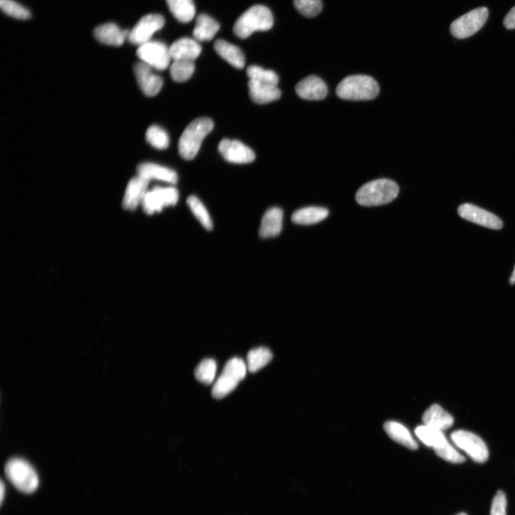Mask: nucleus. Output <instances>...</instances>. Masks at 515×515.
Returning <instances> with one entry per match:
<instances>
[{"mask_svg": "<svg viewBox=\"0 0 515 515\" xmlns=\"http://www.w3.org/2000/svg\"><path fill=\"white\" fill-rule=\"evenodd\" d=\"M217 364L214 359H204L195 369L197 379L205 385L212 384L216 378Z\"/></svg>", "mask_w": 515, "mask_h": 515, "instance_id": "nucleus-32", "label": "nucleus"}, {"mask_svg": "<svg viewBox=\"0 0 515 515\" xmlns=\"http://www.w3.org/2000/svg\"><path fill=\"white\" fill-rule=\"evenodd\" d=\"M459 216L467 221L491 229H501L502 221L493 213L472 204H463L458 209Z\"/></svg>", "mask_w": 515, "mask_h": 515, "instance_id": "nucleus-14", "label": "nucleus"}, {"mask_svg": "<svg viewBox=\"0 0 515 515\" xmlns=\"http://www.w3.org/2000/svg\"><path fill=\"white\" fill-rule=\"evenodd\" d=\"M453 443L464 451L475 461L485 462L489 457V451L485 442L478 435L464 430H457L451 435Z\"/></svg>", "mask_w": 515, "mask_h": 515, "instance_id": "nucleus-10", "label": "nucleus"}, {"mask_svg": "<svg viewBox=\"0 0 515 515\" xmlns=\"http://www.w3.org/2000/svg\"><path fill=\"white\" fill-rule=\"evenodd\" d=\"M399 192V187L395 181L378 179L361 186L356 193V200L363 206H379L392 202Z\"/></svg>", "mask_w": 515, "mask_h": 515, "instance_id": "nucleus-1", "label": "nucleus"}, {"mask_svg": "<svg viewBox=\"0 0 515 515\" xmlns=\"http://www.w3.org/2000/svg\"><path fill=\"white\" fill-rule=\"evenodd\" d=\"M129 32L122 30L116 23H108L97 27L93 34L102 44L118 46L128 39Z\"/></svg>", "mask_w": 515, "mask_h": 515, "instance_id": "nucleus-20", "label": "nucleus"}, {"mask_svg": "<svg viewBox=\"0 0 515 515\" xmlns=\"http://www.w3.org/2000/svg\"><path fill=\"white\" fill-rule=\"evenodd\" d=\"M380 87L373 77L356 75L345 78L337 86V95L351 101H371L379 95Z\"/></svg>", "mask_w": 515, "mask_h": 515, "instance_id": "nucleus-2", "label": "nucleus"}, {"mask_svg": "<svg viewBox=\"0 0 515 515\" xmlns=\"http://www.w3.org/2000/svg\"><path fill=\"white\" fill-rule=\"evenodd\" d=\"M273 354L265 347L251 350L247 356V367L250 372H256L266 366L272 359Z\"/></svg>", "mask_w": 515, "mask_h": 515, "instance_id": "nucleus-29", "label": "nucleus"}, {"mask_svg": "<svg viewBox=\"0 0 515 515\" xmlns=\"http://www.w3.org/2000/svg\"><path fill=\"white\" fill-rule=\"evenodd\" d=\"M201 46L194 38L182 37L173 43L170 46V54L173 61H194L201 54Z\"/></svg>", "mask_w": 515, "mask_h": 515, "instance_id": "nucleus-17", "label": "nucleus"}, {"mask_svg": "<svg viewBox=\"0 0 515 515\" xmlns=\"http://www.w3.org/2000/svg\"><path fill=\"white\" fill-rule=\"evenodd\" d=\"M415 434L421 442L434 449L440 448L449 442L442 431L426 425L416 428Z\"/></svg>", "mask_w": 515, "mask_h": 515, "instance_id": "nucleus-28", "label": "nucleus"}, {"mask_svg": "<svg viewBox=\"0 0 515 515\" xmlns=\"http://www.w3.org/2000/svg\"><path fill=\"white\" fill-rule=\"evenodd\" d=\"M165 25L163 16L149 14L140 19L129 32L128 40L136 45H142L151 40L153 35Z\"/></svg>", "mask_w": 515, "mask_h": 515, "instance_id": "nucleus-11", "label": "nucleus"}, {"mask_svg": "<svg viewBox=\"0 0 515 515\" xmlns=\"http://www.w3.org/2000/svg\"><path fill=\"white\" fill-rule=\"evenodd\" d=\"M457 515H467V514H465V513H464V512H461V513H459V514H457Z\"/></svg>", "mask_w": 515, "mask_h": 515, "instance_id": "nucleus-42", "label": "nucleus"}, {"mask_svg": "<svg viewBox=\"0 0 515 515\" xmlns=\"http://www.w3.org/2000/svg\"><path fill=\"white\" fill-rule=\"evenodd\" d=\"M436 454L441 458L452 463H462L465 461V458L458 451H457L448 442L443 447L435 449Z\"/></svg>", "mask_w": 515, "mask_h": 515, "instance_id": "nucleus-37", "label": "nucleus"}, {"mask_svg": "<svg viewBox=\"0 0 515 515\" xmlns=\"http://www.w3.org/2000/svg\"><path fill=\"white\" fill-rule=\"evenodd\" d=\"M194 71V62L190 61H173L170 67V77L177 82L189 80L192 77Z\"/></svg>", "mask_w": 515, "mask_h": 515, "instance_id": "nucleus-30", "label": "nucleus"}, {"mask_svg": "<svg viewBox=\"0 0 515 515\" xmlns=\"http://www.w3.org/2000/svg\"><path fill=\"white\" fill-rule=\"evenodd\" d=\"M329 214V211L325 208L309 206L295 211L292 220L299 225H313L325 220Z\"/></svg>", "mask_w": 515, "mask_h": 515, "instance_id": "nucleus-27", "label": "nucleus"}, {"mask_svg": "<svg viewBox=\"0 0 515 515\" xmlns=\"http://www.w3.org/2000/svg\"><path fill=\"white\" fill-rule=\"evenodd\" d=\"M488 15L489 12L485 7L473 10L454 20L450 26V32L457 39L470 37L484 26Z\"/></svg>", "mask_w": 515, "mask_h": 515, "instance_id": "nucleus-8", "label": "nucleus"}, {"mask_svg": "<svg viewBox=\"0 0 515 515\" xmlns=\"http://www.w3.org/2000/svg\"><path fill=\"white\" fill-rule=\"evenodd\" d=\"M218 151L226 161L232 163H250L256 158L254 152L237 139H222Z\"/></svg>", "mask_w": 515, "mask_h": 515, "instance_id": "nucleus-12", "label": "nucleus"}, {"mask_svg": "<svg viewBox=\"0 0 515 515\" xmlns=\"http://www.w3.org/2000/svg\"><path fill=\"white\" fill-rule=\"evenodd\" d=\"M154 70L143 62L136 63L133 68L139 89L149 97H156L163 85V79Z\"/></svg>", "mask_w": 515, "mask_h": 515, "instance_id": "nucleus-13", "label": "nucleus"}, {"mask_svg": "<svg viewBox=\"0 0 515 515\" xmlns=\"http://www.w3.org/2000/svg\"><path fill=\"white\" fill-rule=\"evenodd\" d=\"M147 142L154 148L159 150L166 149L170 144V139L167 132L159 125H151L147 131Z\"/></svg>", "mask_w": 515, "mask_h": 515, "instance_id": "nucleus-33", "label": "nucleus"}, {"mask_svg": "<svg viewBox=\"0 0 515 515\" xmlns=\"http://www.w3.org/2000/svg\"><path fill=\"white\" fill-rule=\"evenodd\" d=\"M252 100L257 104H266L277 101L282 96V92L277 85L249 80L248 83Z\"/></svg>", "mask_w": 515, "mask_h": 515, "instance_id": "nucleus-21", "label": "nucleus"}, {"mask_svg": "<svg viewBox=\"0 0 515 515\" xmlns=\"http://www.w3.org/2000/svg\"><path fill=\"white\" fill-rule=\"evenodd\" d=\"M247 73L249 80L273 85H277L278 83V76L275 72L265 70L258 66L249 67Z\"/></svg>", "mask_w": 515, "mask_h": 515, "instance_id": "nucleus-34", "label": "nucleus"}, {"mask_svg": "<svg viewBox=\"0 0 515 515\" xmlns=\"http://www.w3.org/2000/svg\"><path fill=\"white\" fill-rule=\"evenodd\" d=\"M273 25V17L266 6H254L244 13L233 26V32L241 39H247L256 31H268Z\"/></svg>", "mask_w": 515, "mask_h": 515, "instance_id": "nucleus-4", "label": "nucleus"}, {"mask_svg": "<svg viewBox=\"0 0 515 515\" xmlns=\"http://www.w3.org/2000/svg\"><path fill=\"white\" fill-rule=\"evenodd\" d=\"M284 212L283 209L273 207L268 209L263 215L259 235L262 239L277 237L282 232L283 226Z\"/></svg>", "mask_w": 515, "mask_h": 515, "instance_id": "nucleus-19", "label": "nucleus"}, {"mask_svg": "<svg viewBox=\"0 0 515 515\" xmlns=\"http://www.w3.org/2000/svg\"><path fill=\"white\" fill-rule=\"evenodd\" d=\"M149 181L137 175L128 182L124 197L123 207L127 211H135L142 206L144 197L149 191Z\"/></svg>", "mask_w": 515, "mask_h": 515, "instance_id": "nucleus-15", "label": "nucleus"}, {"mask_svg": "<svg viewBox=\"0 0 515 515\" xmlns=\"http://www.w3.org/2000/svg\"><path fill=\"white\" fill-rule=\"evenodd\" d=\"M385 430L389 437L397 443L412 450L418 448L417 443L408 429L397 421H387Z\"/></svg>", "mask_w": 515, "mask_h": 515, "instance_id": "nucleus-26", "label": "nucleus"}, {"mask_svg": "<svg viewBox=\"0 0 515 515\" xmlns=\"http://www.w3.org/2000/svg\"><path fill=\"white\" fill-rule=\"evenodd\" d=\"M214 124L211 119L201 118L186 127L178 143L180 156L187 161L194 159L198 154L204 138L212 131Z\"/></svg>", "mask_w": 515, "mask_h": 515, "instance_id": "nucleus-3", "label": "nucleus"}, {"mask_svg": "<svg viewBox=\"0 0 515 515\" xmlns=\"http://www.w3.org/2000/svg\"><path fill=\"white\" fill-rule=\"evenodd\" d=\"M5 492H6V487L4 485V483L2 481L1 483V502H4V497H5Z\"/></svg>", "mask_w": 515, "mask_h": 515, "instance_id": "nucleus-40", "label": "nucleus"}, {"mask_svg": "<svg viewBox=\"0 0 515 515\" xmlns=\"http://www.w3.org/2000/svg\"><path fill=\"white\" fill-rule=\"evenodd\" d=\"M138 176L150 182L152 180L175 184L178 178L176 172L169 168L153 163H144L137 168Z\"/></svg>", "mask_w": 515, "mask_h": 515, "instance_id": "nucleus-18", "label": "nucleus"}, {"mask_svg": "<svg viewBox=\"0 0 515 515\" xmlns=\"http://www.w3.org/2000/svg\"><path fill=\"white\" fill-rule=\"evenodd\" d=\"M220 30L219 23L206 14H201L197 19L193 35L198 42L211 40Z\"/></svg>", "mask_w": 515, "mask_h": 515, "instance_id": "nucleus-24", "label": "nucleus"}, {"mask_svg": "<svg viewBox=\"0 0 515 515\" xmlns=\"http://www.w3.org/2000/svg\"><path fill=\"white\" fill-rule=\"evenodd\" d=\"M506 509L505 494L502 491H498L492 501L490 515H506Z\"/></svg>", "mask_w": 515, "mask_h": 515, "instance_id": "nucleus-38", "label": "nucleus"}, {"mask_svg": "<svg viewBox=\"0 0 515 515\" xmlns=\"http://www.w3.org/2000/svg\"><path fill=\"white\" fill-rule=\"evenodd\" d=\"M297 94L302 99L306 101H321L328 94L326 84L320 77L315 75H310L296 86Z\"/></svg>", "mask_w": 515, "mask_h": 515, "instance_id": "nucleus-16", "label": "nucleus"}, {"mask_svg": "<svg viewBox=\"0 0 515 515\" xmlns=\"http://www.w3.org/2000/svg\"><path fill=\"white\" fill-rule=\"evenodd\" d=\"M247 369L248 367L243 359L238 357L230 359L213 385V397L221 399L232 392L245 378Z\"/></svg>", "mask_w": 515, "mask_h": 515, "instance_id": "nucleus-5", "label": "nucleus"}, {"mask_svg": "<svg viewBox=\"0 0 515 515\" xmlns=\"http://www.w3.org/2000/svg\"><path fill=\"white\" fill-rule=\"evenodd\" d=\"M426 426L443 431L454 424V418L438 404L431 406L423 415Z\"/></svg>", "mask_w": 515, "mask_h": 515, "instance_id": "nucleus-23", "label": "nucleus"}, {"mask_svg": "<svg viewBox=\"0 0 515 515\" xmlns=\"http://www.w3.org/2000/svg\"><path fill=\"white\" fill-rule=\"evenodd\" d=\"M168 7L174 18L182 23H188L196 15L194 0H166Z\"/></svg>", "mask_w": 515, "mask_h": 515, "instance_id": "nucleus-25", "label": "nucleus"}, {"mask_svg": "<svg viewBox=\"0 0 515 515\" xmlns=\"http://www.w3.org/2000/svg\"><path fill=\"white\" fill-rule=\"evenodd\" d=\"M510 284L515 285V268H514V272L511 275V277L510 278Z\"/></svg>", "mask_w": 515, "mask_h": 515, "instance_id": "nucleus-41", "label": "nucleus"}, {"mask_svg": "<svg viewBox=\"0 0 515 515\" xmlns=\"http://www.w3.org/2000/svg\"><path fill=\"white\" fill-rule=\"evenodd\" d=\"M216 54L232 67L242 69L245 66V56L237 46L223 39H218L214 43Z\"/></svg>", "mask_w": 515, "mask_h": 515, "instance_id": "nucleus-22", "label": "nucleus"}, {"mask_svg": "<svg viewBox=\"0 0 515 515\" xmlns=\"http://www.w3.org/2000/svg\"><path fill=\"white\" fill-rule=\"evenodd\" d=\"M5 472L8 479L23 493H32L39 486L37 473L24 459L19 458L11 459L6 466Z\"/></svg>", "mask_w": 515, "mask_h": 515, "instance_id": "nucleus-6", "label": "nucleus"}, {"mask_svg": "<svg viewBox=\"0 0 515 515\" xmlns=\"http://www.w3.org/2000/svg\"><path fill=\"white\" fill-rule=\"evenodd\" d=\"M0 8L8 15L18 20H27L31 17L30 12L14 0H0Z\"/></svg>", "mask_w": 515, "mask_h": 515, "instance_id": "nucleus-35", "label": "nucleus"}, {"mask_svg": "<svg viewBox=\"0 0 515 515\" xmlns=\"http://www.w3.org/2000/svg\"><path fill=\"white\" fill-rule=\"evenodd\" d=\"M137 56L142 62L158 70L167 69L172 60L170 48L160 41L151 40L139 45Z\"/></svg>", "mask_w": 515, "mask_h": 515, "instance_id": "nucleus-9", "label": "nucleus"}, {"mask_svg": "<svg viewBox=\"0 0 515 515\" xmlns=\"http://www.w3.org/2000/svg\"><path fill=\"white\" fill-rule=\"evenodd\" d=\"M297 11L306 18H314L322 11L321 0H294Z\"/></svg>", "mask_w": 515, "mask_h": 515, "instance_id": "nucleus-36", "label": "nucleus"}, {"mask_svg": "<svg viewBox=\"0 0 515 515\" xmlns=\"http://www.w3.org/2000/svg\"><path fill=\"white\" fill-rule=\"evenodd\" d=\"M192 212L200 223L206 229L212 230L213 225L211 216L204 204L195 196H191L187 199Z\"/></svg>", "mask_w": 515, "mask_h": 515, "instance_id": "nucleus-31", "label": "nucleus"}, {"mask_svg": "<svg viewBox=\"0 0 515 515\" xmlns=\"http://www.w3.org/2000/svg\"><path fill=\"white\" fill-rule=\"evenodd\" d=\"M179 199L178 191L173 186H156L146 194L142 206L148 215L161 212L175 206Z\"/></svg>", "mask_w": 515, "mask_h": 515, "instance_id": "nucleus-7", "label": "nucleus"}, {"mask_svg": "<svg viewBox=\"0 0 515 515\" xmlns=\"http://www.w3.org/2000/svg\"><path fill=\"white\" fill-rule=\"evenodd\" d=\"M504 25L508 30L515 29V6L506 15Z\"/></svg>", "mask_w": 515, "mask_h": 515, "instance_id": "nucleus-39", "label": "nucleus"}]
</instances>
